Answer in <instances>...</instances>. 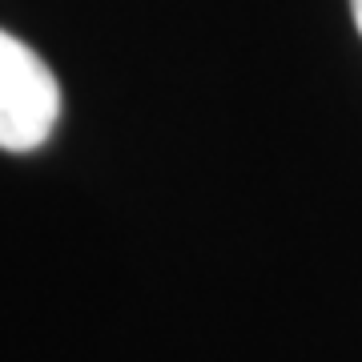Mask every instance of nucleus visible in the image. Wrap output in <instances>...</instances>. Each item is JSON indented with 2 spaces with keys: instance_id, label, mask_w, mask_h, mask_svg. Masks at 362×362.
<instances>
[{
  "instance_id": "obj_1",
  "label": "nucleus",
  "mask_w": 362,
  "mask_h": 362,
  "mask_svg": "<svg viewBox=\"0 0 362 362\" xmlns=\"http://www.w3.org/2000/svg\"><path fill=\"white\" fill-rule=\"evenodd\" d=\"M61 117V85L37 52L0 28V149L33 153Z\"/></svg>"
},
{
  "instance_id": "obj_2",
  "label": "nucleus",
  "mask_w": 362,
  "mask_h": 362,
  "mask_svg": "<svg viewBox=\"0 0 362 362\" xmlns=\"http://www.w3.org/2000/svg\"><path fill=\"white\" fill-rule=\"evenodd\" d=\"M354 4V25H358V33H362V0H350Z\"/></svg>"
}]
</instances>
